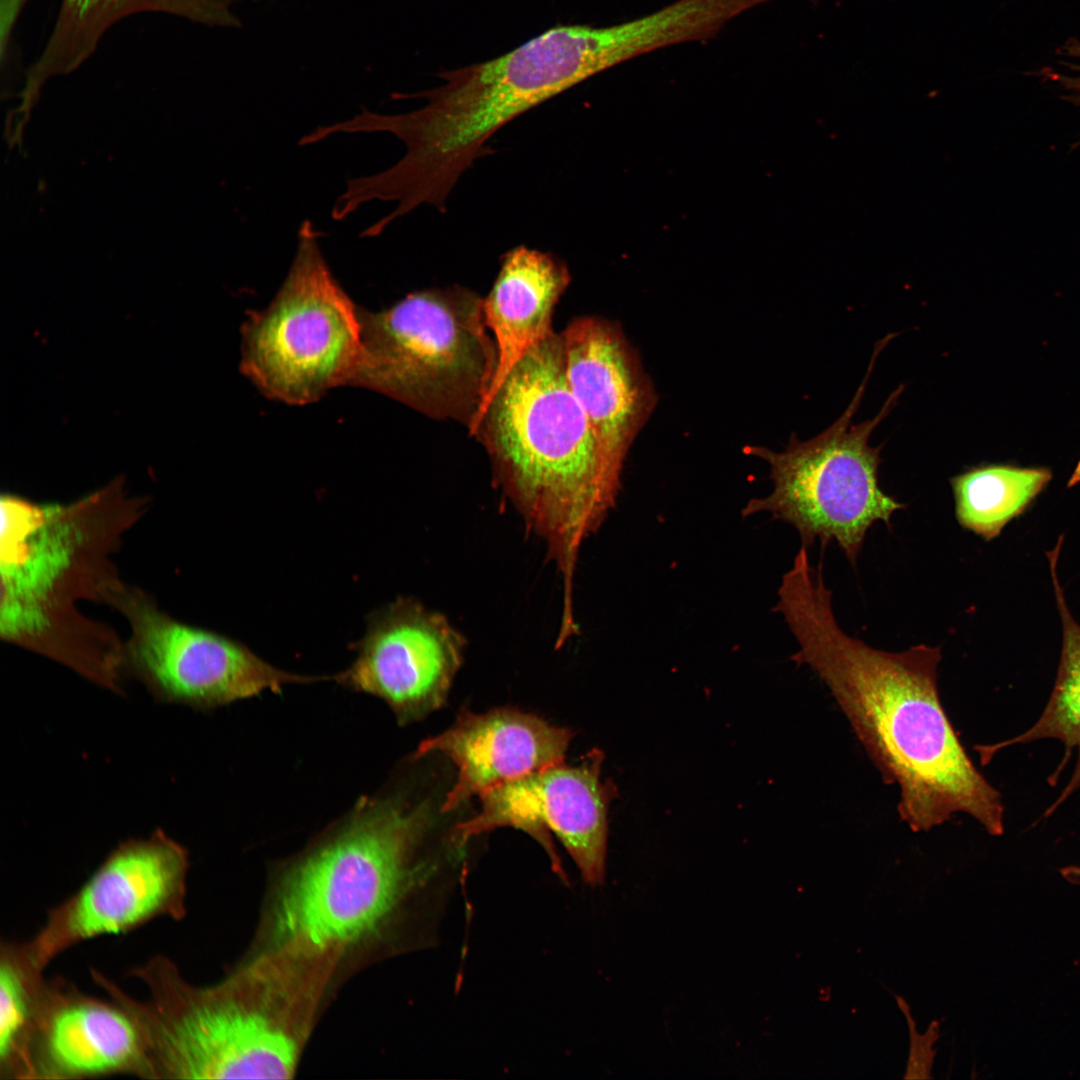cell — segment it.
Returning a JSON list of instances; mask_svg holds the SVG:
<instances>
[{"label": "cell", "instance_id": "7", "mask_svg": "<svg viewBox=\"0 0 1080 1080\" xmlns=\"http://www.w3.org/2000/svg\"><path fill=\"white\" fill-rule=\"evenodd\" d=\"M483 299L454 285L412 292L378 312L360 308L361 345L349 385L469 428L498 364Z\"/></svg>", "mask_w": 1080, "mask_h": 1080}, {"label": "cell", "instance_id": "14", "mask_svg": "<svg viewBox=\"0 0 1080 1080\" xmlns=\"http://www.w3.org/2000/svg\"><path fill=\"white\" fill-rule=\"evenodd\" d=\"M561 334L568 384L590 424L605 475L620 491L628 452L657 406L655 387L618 323L585 316Z\"/></svg>", "mask_w": 1080, "mask_h": 1080}, {"label": "cell", "instance_id": "15", "mask_svg": "<svg viewBox=\"0 0 1080 1080\" xmlns=\"http://www.w3.org/2000/svg\"><path fill=\"white\" fill-rule=\"evenodd\" d=\"M46 981L31 1045V1079L131 1075L154 1079L145 1033L117 998Z\"/></svg>", "mask_w": 1080, "mask_h": 1080}, {"label": "cell", "instance_id": "5", "mask_svg": "<svg viewBox=\"0 0 1080 1080\" xmlns=\"http://www.w3.org/2000/svg\"><path fill=\"white\" fill-rule=\"evenodd\" d=\"M611 68L601 27H553L489 61L440 74L443 83L415 95L425 105L401 114L368 112L366 133L386 132L406 147L382 172L387 193L402 207L446 210V200L486 142L504 125L572 86Z\"/></svg>", "mask_w": 1080, "mask_h": 1080}, {"label": "cell", "instance_id": "10", "mask_svg": "<svg viewBox=\"0 0 1080 1080\" xmlns=\"http://www.w3.org/2000/svg\"><path fill=\"white\" fill-rule=\"evenodd\" d=\"M105 604L122 615L129 629L124 672L166 700L211 707L319 679L280 670L238 641L177 620L122 578Z\"/></svg>", "mask_w": 1080, "mask_h": 1080}, {"label": "cell", "instance_id": "1", "mask_svg": "<svg viewBox=\"0 0 1080 1080\" xmlns=\"http://www.w3.org/2000/svg\"><path fill=\"white\" fill-rule=\"evenodd\" d=\"M831 597L821 565L799 556L775 610L799 645L791 659L824 682L885 783L898 786L901 820L929 832L962 813L1002 835L1001 794L973 764L940 700V647L875 649L842 630Z\"/></svg>", "mask_w": 1080, "mask_h": 1080}, {"label": "cell", "instance_id": "24", "mask_svg": "<svg viewBox=\"0 0 1080 1080\" xmlns=\"http://www.w3.org/2000/svg\"><path fill=\"white\" fill-rule=\"evenodd\" d=\"M1078 481H1080V461L1075 469L1073 476L1070 479L1069 485H1073Z\"/></svg>", "mask_w": 1080, "mask_h": 1080}, {"label": "cell", "instance_id": "11", "mask_svg": "<svg viewBox=\"0 0 1080 1080\" xmlns=\"http://www.w3.org/2000/svg\"><path fill=\"white\" fill-rule=\"evenodd\" d=\"M604 754L589 751L577 766L563 763L504 782L480 797L481 808L458 823L451 842L461 848L473 837L500 827L531 835L545 850L552 871L568 884L550 833L565 847L583 880L604 882L608 810L617 789L601 780Z\"/></svg>", "mask_w": 1080, "mask_h": 1080}, {"label": "cell", "instance_id": "20", "mask_svg": "<svg viewBox=\"0 0 1080 1080\" xmlns=\"http://www.w3.org/2000/svg\"><path fill=\"white\" fill-rule=\"evenodd\" d=\"M23 943L2 942L0 952V1072L31 1079V1045L46 984Z\"/></svg>", "mask_w": 1080, "mask_h": 1080}, {"label": "cell", "instance_id": "21", "mask_svg": "<svg viewBox=\"0 0 1080 1080\" xmlns=\"http://www.w3.org/2000/svg\"><path fill=\"white\" fill-rule=\"evenodd\" d=\"M937 1032V1030L928 1032L924 1037L918 1036V1039L912 1037L911 1055L906 1078H927L929 1076L932 1059L930 1052L932 1044L937 1038Z\"/></svg>", "mask_w": 1080, "mask_h": 1080}, {"label": "cell", "instance_id": "16", "mask_svg": "<svg viewBox=\"0 0 1080 1080\" xmlns=\"http://www.w3.org/2000/svg\"><path fill=\"white\" fill-rule=\"evenodd\" d=\"M574 733L530 713L502 707L462 711L444 732L424 740L415 757L440 753L457 767L443 813L524 775L562 764Z\"/></svg>", "mask_w": 1080, "mask_h": 1080}, {"label": "cell", "instance_id": "3", "mask_svg": "<svg viewBox=\"0 0 1080 1080\" xmlns=\"http://www.w3.org/2000/svg\"><path fill=\"white\" fill-rule=\"evenodd\" d=\"M486 449L494 481L545 543L562 583L561 621H575L580 547L615 506L587 417L566 377L561 333L532 346L468 429Z\"/></svg>", "mask_w": 1080, "mask_h": 1080}, {"label": "cell", "instance_id": "19", "mask_svg": "<svg viewBox=\"0 0 1080 1080\" xmlns=\"http://www.w3.org/2000/svg\"><path fill=\"white\" fill-rule=\"evenodd\" d=\"M1045 467L986 464L950 479L959 525L986 541L1022 514L1051 480Z\"/></svg>", "mask_w": 1080, "mask_h": 1080}, {"label": "cell", "instance_id": "17", "mask_svg": "<svg viewBox=\"0 0 1080 1080\" xmlns=\"http://www.w3.org/2000/svg\"><path fill=\"white\" fill-rule=\"evenodd\" d=\"M570 281L566 264L550 253L520 245L503 255L498 276L483 299L486 325L493 332L497 346L498 364L473 423L514 365L553 332V312Z\"/></svg>", "mask_w": 1080, "mask_h": 1080}, {"label": "cell", "instance_id": "18", "mask_svg": "<svg viewBox=\"0 0 1080 1080\" xmlns=\"http://www.w3.org/2000/svg\"><path fill=\"white\" fill-rule=\"evenodd\" d=\"M1060 538L1056 546L1047 553L1063 627L1061 659L1052 693L1040 718L1027 731L1001 743L977 747L981 754V762L985 764L1002 748L1045 738L1058 739L1065 744L1066 755L1057 772L1052 775L1054 781L1068 762L1071 750L1077 749L1078 757L1074 773L1058 799L1047 809L1045 816L1053 813L1080 788V626L1068 610L1057 577L1056 568L1063 536Z\"/></svg>", "mask_w": 1080, "mask_h": 1080}, {"label": "cell", "instance_id": "4", "mask_svg": "<svg viewBox=\"0 0 1080 1080\" xmlns=\"http://www.w3.org/2000/svg\"><path fill=\"white\" fill-rule=\"evenodd\" d=\"M425 806L387 799L358 807L332 839L292 866L273 907L280 944L336 952L388 923L414 925L432 944L452 899L443 865L419 853Z\"/></svg>", "mask_w": 1080, "mask_h": 1080}, {"label": "cell", "instance_id": "12", "mask_svg": "<svg viewBox=\"0 0 1080 1080\" xmlns=\"http://www.w3.org/2000/svg\"><path fill=\"white\" fill-rule=\"evenodd\" d=\"M188 855L162 833L116 848L71 896L51 908L25 947L42 969L86 940L186 914Z\"/></svg>", "mask_w": 1080, "mask_h": 1080}, {"label": "cell", "instance_id": "22", "mask_svg": "<svg viewBox=\"0 0 1080 1080\" xmlns=\"http://www.w3.org/2000/svg\"><path fill=\"white\" fill-rule=\"evenodd\" d=\"M1060 874L1066 881L1080 885V866L1072 865L1064 867L1060 869Z\"/></svg>", "mask_w": 1080, "mask_h": 1080}, {"label": "cell", "instance_id": "2", "mask_svg": "<svg viewBox=\"0 0 1080 1080\" xmlns=\"http://www.w3.org/2000/svg\"><path fill=\"white\" fill-rule=\"evenodd\" d=\"M148 507L120 480L66 504L3 494L1 639L118 691L124 640L83 614L79 603H105L121 578L114 556Z\"/></svg>", "mask_w": 1080, "mask_h": 1080}, {"label": "cell", "instance_id": "8", "mask_svg": "<svg viewBox=\"0 0 1080 1080\" xmlns=\"http://www.w3.org/2000/svg\"><path fill=\"white\" fill-rule=\"evenodd\" d=\"M886 345H875L867 373L844 413L826 430L809 440L791 435L784 451L762 446L745 447L749 455L769 466L772 491L751 499L744 516L769 513L793 526L802 546L818 539L825 547L835 541L854 565L867 531L877 521L891 527V517L905 508L879 485L881 448L869 444L874 429L896 404L903 386L891 393L872 419L853 425L877 355Z\"/></svg>", "mask_w": 1080, "mask_h": 1080}, {"label": "cell", "instance_id": "23", "mask_svg": "<svg viewBox=\"0 0 1080 1080\" xmlns=\"http://www.w3.org/2000/svg\"><path fill=\"white\" fill-rule=\"evenodd\" d=\"M69 1L71 2L72 5H74L76 8H78L79 11L84 12V11H86V10H88V9L92 8L93 6L98 5L100 3L106 4V3H109V2H116V1H120V0H69ZM219 1H221V0H219Z\"/></svg>", "mask_w": 1080, "mask_h": 1080}, {"label": "cell", "instance_id": "6", "mask_svg": "<svg viewBox=\"0 0 1080 1080\" xmlns=\"http://www.w3.org/2000/svg\"><path fill=\"white\" fill-rule=\"evenodd\" d=\"M128 976L145 985L146 999L119 986L115 995L145 1033L154 1079H286L295 1072L301 1032L269 988L248 991L243 976L197 987L162 955Z\"/></svg>", "mask_w": 1080, "mask_h": 1080}, {"label": "cell", "instance_id": "9", "mask_svg": "<svg viewBox=\"0 0 1080 1080\" xmlns=\"http://www.w3.org/2000/svg\"><path fill=\"white\" fill-rule=\"evenodd\" d=\"M311 222L298 231L280 289L242 326L243 374L268 398L305 405L350 383L361 345L360 308L327 265Z\"/></svg>", "mask_w": 1080, "mask_h": 1080}, {"label": "cell", "instance_id": "13", "mask_svg": "<svg viewBox=\"0 0 1080 1080\" xmlns=\"http://www.w3.org/2000/svg\"><path fill=\"white\" fill-rule=\"evenodd\" d=\"M465 637L442 613L400 597L376 611L337 682L382 698L400 723L440 709L462 666Z\"/></svg>", "mask_w": 1080, "mask_h": 1080}]
</instances>
